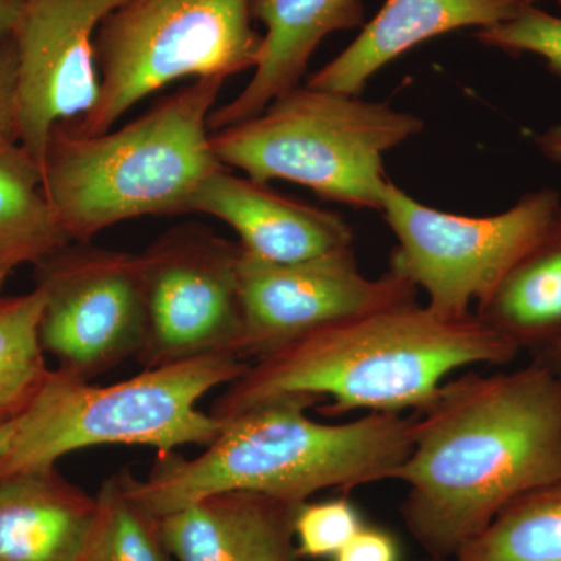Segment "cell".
<instances>
[{"instance_id": "7c38bea8", "label": "cell", "mask_w": 561, "mask_h": 561, "mask_svg": "<svg viewBox=\"0 0 561 561\" xmlns=\"http://www.w3.org/2000/svg\"><path fill=\"white\" fill-rule=\"evenodd\" d=\"M125 0H28L13 39L18 54V142L43 164L55 125L98 105L95 33Z\"/></svg>"}, {"instance_id": "d6a6232c", "label": "cell", "mask_w": 561, "mask_h": 561, "mask_svg": "<svg viewBox=\"0 0 561 561\" xmlns=\"http://www.w3.org/2000/svg\"><path fill=\"white\" fill-rule=\"evenodd\" d=\"M416 561H448V560L434 559V557H427V559H424V560H416Z\"/></svg>"}, {"instance_id": "9c48e42d", "label": "cell", "mask_w": 561, "mask_h": 561, "mask_svg": "<svg viewBox=\"0 0 561 561\" xmlns=\"http://www.w3.org/2000/svg\"><path fill=\"white\" fill-rule=\"evenodd\" d=\"M39 341L58 371L91 382L138 357L147 337L139 254L69 242L36 262Z\"/></svg>"}, {"instance_id": "1f68e13d", "label": "cell", "mask_w": 561, "mask_h": 561, "mask_svg": "<svg viewBox=\"0 0 561 561\" xmlns=\"http://www.w3.org/2000/svg\"><path fill=\"white\" fill-rule=\"evenodd\" d=\"M522 2L524 3V5L535 7V5H537V2H540V0H522ZM557 3H559V5H561V0H557Z\"/></svg>"}, {"instance_id": "52a82bcc", "label": "cell", "mask_w": 561, "mask_h": 561, "mask_svg": "<svg viewBox=\"0 0 561 561\" xmlns=\"http://www.w3.org/2000/svg\"><path fill=\"white\" fill-rule=\"evenodd\" d=\"M251 0H125L95 33L101 73L98 105L73 130L94 136L181 79H209L254 70L262 35L253 27Z\"/></svg>"}, {"instance_id": "7402d4cb", "label": "cell", "mask_w": 561, "mask_h": 561, "mask_svg": "<svg viewBox=\"0 0 561 561\" xmlns=\"http://www.w3.org/2000/svg\"><path fill=\"white\" fill-rule=\"evenodd\" d=\"M160 524L128 493L124 472L95 496V518L80 561H171Z\"/></svg>"}, {"instance_id": "5b68a950", "label": "cell", "mask_w": 561, "mask_h": 561, "mask_svg": "<svg viewBox=\"0 0 561 561\" xmlns=\"http://www.w3.org/2000/svg\"><path fill=\"white\" fill-rule=\"evenodd\" d=\"M249 362L209 353L142 373L110 386L49 371L16 419L0 460V479L49 470L66 454L102 445H138L169 456L186 445L208 446L224 421L198 409L210 390L238 379Z\"/></svg>"}, {"instance_id": "ac0fdd59", "label": "cell", "mask_w": 561, "mask_h": 561, "mask_svg": "<svg viewBox=\"0 0 561 561\" xmlns=\"http://www.w3.org/2000/svg\"><path fill=\"white\" fill-rule=\"evenodd\" d=\"M474 313L530 354L561 337V216L508 268Z\"/></svg>"}, {"instance_id": "ba28073f", "label": "cell", "mask_w": 561, "mask_h": 561, "mask_svg": "<svg viewBox=\"0 0 561 561\" xmlns=\"http://www.w3.org/2000/svg\"><path fill=\"white\" fill-rule=\"evenodd\" d=\"M381 213L398 241L389 271L426 291L431 311L459 319L556 224L561 197L541 190L494 216H459L421 205L389 180Z\"/></svg>"}, {"instance_id": "d4e9b609", "label": "cell", "mask_w": 561, "mask_h": 561, "mask_svg": "<svg viewBox=\"0 0 561 561\" xmlns=\"http://www.w3.org/2000/svg\"><path fill=\"white\" fill-rule=\"evenodd\" d=\"M332 561H401V548L391 531L364 526Z\"/></svg>"}, {"instance_id": "e0dca14e", "label": "cell", "mask_w": 561, "mask_h": 561, "mask_svg": "<svg viewBox=\"0 0 561 561\" xmlns=\"http://www.w3.org/2000/svg\"><path fill=\"white\" fill-rule=\"evenodd\" d=\"M95 497L57 470L0 479V561H80Z\"/></svg>"}, {"instance_id": "f546056e", "label": "cell", "mask_w": 561, "mask_h": 561, "mask_svg": "<svg viewBox=\"0 0 561 561\" xmlns=\"http://www.w3.org/2000/svg\"><path fill=\"white\" fill-rule=\"evenodd\" d=\"M14 427H16V420L0 423V460L5 456L7 449H9L11 438H13Z\"/></svg>"}, {"instance_id": "5bb4252c", "label": "cell", "mask_w": 561, "mask_h": 561, "mask_svg": "<svg viewBox=\"0 0 561 561\" xmlns=\"http://www.w3.org/2000/svg\"><path fill=\"white\" fill-rule=\"evenodd\" d=\"M298 507L251 491H224L158 524L175 561H300L294 534Z\"/></svg>"}, {"instance_id": "484cf974", "label": "cell", "mask_w": 561, "mask_h": 561, "mask_svg": "<svg viewBox=\"0 0 561 561\" xmlns=\"http://www.w3.org/2000/svg\"><path fill=\"white\" fill-rule=\"evenodd\" d=\"M18 54L14 39L0 41V142L16 136Z\"/></svg>"}, {"instance_id": "30bf717a", "label": "cell", "mask_w": 561, "mask_h": 561, "mask_svg": "<svg viewBox=\"0 0 561 561\" xmlns=\"http://www.w3.org/2000/svg\"><path fill=\"white\" fill-rule=\"evenodd\" d=\"M139 256L147 306L139 364L160 367L209 353L239 356L243 334L239 242L205 225L184 224L162 232Z\"/></svg>"}, {"instance_id": "cb8c5ba5", "label": "cell", "mask_w": 561, "mask_h": 561, "mask_svg": "<svg viewBox=\"0 0 561 561\" xmlns=\"http://www.w3.org/2000/svg\"><path fill=\"white\" fill-rule=\"evenodd\" d=\"M474 38L486 47L507 54H531L545 60L553 76L561 79V18L537 7H526L513 20L481 28Z\"/></svg>"}, {"instance_id": "3957f363", "label": "cell", "mask_w": 561, "mask_h": 561, "mask_svg": "<svg viewBox=\"0 0 561 561\" xmlns=\"http://www.w3.org/2000/svg\"><path fill=\"white\" fill-rule=\"evenodd\" d=\"M311 394L268 398L224 421L220 434L195 459L158 457L149 478L124 471L128 493L154 518L224 491H251L276 500L309 501L319 491L348 494L390 481L412 451L419 412L365 413L342 424L320 423Z\"/></svg>"}, {"instance_id": "f1b7e54d", "label": "cell", "mask_w": 561, "mask_h": 561, "mask_svg": "<svg viewBox=\"0 0 561 561\" xmlns=\"http://www.w3.org/2000/svg\"><path fill=\"white\" fill-rule=\"evenodd\" d=\"M531 362L545 367L561 386V337L531 353Z\"/></svg>"}, {"instance_id": "4fadbf2b", "label": "cell", "mask_w": 561, "mask_h": 561, "mask_svg": "<svg viewBox=\"0 0 561 561\" xmlns=\"http://www.w3.org/2000/svg\"><path fill=\"white\" fill-rule=\"evenodd\" d=\"M192 213L224 221L239 236L243 253L272 264L353 249V230L341 214L295 201L227 165L195 192L186 208Z\"/></svg>"}, {"instance_id": "6da1fadb", "label": "cell", "mask_w": 561, "mask_h": 561, "mask_svg": "<svg viewBox=\"0 0 561 561\" xmlns=\"http://www.w3.org/2000/svg\"><path fill=\"white\" fill-rule=\"evenodd\" d=\"M560 478L561 386L531 362L443 382L390 481L408 485L400 511L412 537L448 560L505 505Z\"/></svg>"}, {"instance_id": "9a60e30c", "label": "cell", "mask_w": 561, "mask_h": 561, "mask_svg": "<svg viewBox=\"0 0 561 561\" xmlns=\"http://www.w3.org/2000/svg\"><path fill=\"white\" fill-rule=\"evenodd\" d=\"M526 7L522 0H386L359 36L306 84L359 95L375 73L413 47L460 28L493 27Z\"/></svg>"}, {"instance_id": "44dd1931", "label": "cell", "mask_w": 561, "mask_h": 561, "mask_svg": "<svg viewBox=\"0 0 561 561\" xmlns=\"http://www.w3.org/2000/svg\"><path fill=\"white\" fill-rule=\"evenodd\" d=\"M43 309L38 287L0 297V423L16 420L49 375L39 341Z\"/></svg>"}, {"instance_id": "83f0119b", "label": "cell", "mask_w": 561, "mask_h": 561, "mask_svg": "<svg viewBox=\"0 0 561 561\" xmlns=\"http://www.w3.org/2000/svg\"><path fill=\"white\" fill-rule=\"evenodd\" d=\"M535 146L541 151L542 157L561 164V124L551 125L545 131L535 135Z\"/></svg>"}, {"instance_id": "4316f807", "label": "cell", "mask_w": 561, "mask_h": 561, "mask_svg": "<svg viewBox=\"0 0 561 561\" xmlns=\"http://www.w3.org/2000/svg\"><path fill=\"white\" fill-rule=\"evenodd\" d=\"M28 0H0V41L13 38Z\"/></svg>"}, {"instance_id": "4dcf8cb0", "label": "cell", "mask_w": 561, "mask_h": 561, "mask_svg": "<svg viewBox=\"0 0 561 561\" xmlns=\"http://www.w3.org/2000/svg\"><path fill=\"white\" fill-rule=\"evenodd\" d=\"M18 267L16 262L9 260H0V290H2L3 284L9 279L11 273Z\"/></svg>"}, {"instance_id": "8fae6325", "label": "cell", "mask_w": 561, "mask_h": 561, "mask_svg": "<svg viewBox=\"0 0 561 561\" xmlns=\"http://www.w3.org/2000/svg\"><path fill=\"white\" fill-rule=\"evenodd\" d=\"M243 334L239 356L256 359L339 321L416 302V289L390 271L367 278L353 249L294 264H272L243 253L239 264Z\"/></svg>"}, {"instance_id": "7a4b0ae2", "label": "cell", "mask_w": 561, "mask_h": 561, "mask_svg": "<svg viewBox=\"0 0 561 561\" xmlns=\"http://www.w3.org/2000/svg\"><path fill=\"white\" fill-rule=\"evenodd\" d=\"M518 354L474 312L449 319L413 302L339 321L262 354L210 413L225 421L289 393L319 398L327 416L423 412L453 373L507 365Z\"/></svg>"}, {"instance_id": "8992f818", "label": "cell", "mask_w": 561, "mask_h": 561, "mask_svg": "<svg viewBox=\"0 0 561 561\" xmlns=\"http://www.w3.org/2000/svg\"><path fill=\"white\" fill-rule=\"evenodd\" d=\"M423 128L419 116L387 102L298 84L210 140L221 164L251 180L291 181L321 201L381 213L383 154Z\"/></svg>"}, {"instance_id": "603a6c76", "label": "cell", "mask_w": 561, "mask_h": 561, "mask_svg": "<svg viewBox=\"0 0 561 561\" xmlns=\"http://www.w3.org/2000/svg\"><path fill=\"white\" fill-rule=\"evenodd\" d=\"M359 511L346 496L302 502L295 515V545L300 559H332L364 527Z\"/></svg>"}, {"instance_id": "ffe728a7", "label": "cell", "mask_w": 561, "mask_h": 561, "mask_svg": "<svg viewBox=\"0 0 561 561\" xmlns=\"http://www.w3.org/2000/svg\"><path fill=\"white\" fill-rule=\"evenodd\" d=\"M456 561H561V478L516 497Z\"/></svg>"}, {"instance_id": "277c9868", "label": "cell", "mask_w": 561, "mask_h": 561, "mask_svg": "<svg viewBox=\"0 0 561 561\" xmlns=\"http://www.w3.org/2000/svg\"><path fill=\"white\" fill-rule=\"evenodd\" d=\"M225 83L194 80L102 135L55 125L41 164L43 191L70 242H92L121 221L186 214L195 192L225 168L209 130Z\"/></svg>"}, {"instance_id": "2e32d148", "label": "cell", "mask_w": 561, "mask_h": 561, "mask_svg": "<svg viewBox=\"0 0 561 561\" xmlns=\"http://www.w3.org/2000/svg\"><path fill=\"white\" fill-rule=\"evenodd\" d=\"M250 10L265 27L260 61L247 87L210 113V133L260 114L273 99L301 84L321 41L365 25L362 0H251Z\"/></svg>"}, {"instance_id": "d6986e66", "label": "cell", "mask_w": 561, "mask_h": 561, "mask_svg": "<svg viewBox=\"0 0 561 561\" xmlns=\"http://www.w3.org/2000/svg\"><path fill=\"white\" fill-rule=\"evenodd\" d=\"M43 191V173L18 140L0 142V260L36 264L69 243Z\"/></svg>"}]
</instances>
